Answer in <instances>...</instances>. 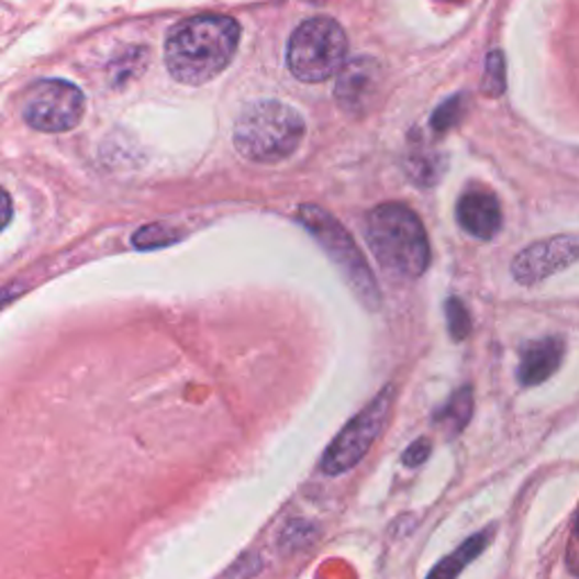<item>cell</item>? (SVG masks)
<instances>
[{
	"label": "cell",
	"mask_w": 579,
	"mask_h": 579,
	"mask_svg": "<svg viewBox=\"0 0 579 579\" xmlns=\"http://www.w3.org/2000/svg\"><path fill=\"white\" fill-rule=\"evenodd\" d=\"M392 401H394V385H388V388L378 392L376 399L363 412H358L349 423H346L342 433L333 439V444L326 448L322 457L320 469L326 476H339L352 471L367 455V450L371 448V444L376 442V437L385 426V419L390 414Z\"/></svg>",
	"instance_id": "8992f818"
},
{
	"label": "cell",
	"mask_w": 579,
	"mask_h": 579,
	"mask_svg": "<svg viewBox=\"0 0 579 579\" xmlns=\"http://www.w3.org/2000/svg\"><path fill=\"white\" fill-rule=\"evenodd\" d=\"M305 123L301 113L279 100L247 104L236 119L234 145L254 164H279L297 152Z\"/></svg>",
	"instance_id": "3957f363"
},
{
	"label": "cell",
	"mask_w": 579,
	"mask_h": 579,
	"mask_svg": "<svg viewBox=\"0 0 579 579\" xmlns=\"http://www.w3.org/2000/svg\"><path fill=\"white\" fill-rule=\"evenodd\" d=\"M85 115V93L64 80L36 82L23 102V119L36 132H70Z\"/></svg>",
	"instance_id": "52a82bcc"
},
{
	"label": "cell",
	"mask_w": 579,
	"mask_h": 579,
	"mask_svg": "<svg viewBox=\"0 0 579 579\" xmlns=\"http://www.w3.org/2000/svg\"><path fill=\"white\" fill-rule=\"evenodd\" d=\"M367 245L385 272L414 281L431 265V243L419 215L397 202L376 207L365 224Z\"/></svg>",
	"instance_id": "7a4b0ae2"
},
{
	"label": "cell",
	"mask_w": 579,
	"mask_h": 579,
	"mask_svg": "<svg viewBox=\"0 0 579 579\" xmlns=\"http://www.w3.org/2000/svg\"><path fill=\"white\" fill-rule=\"evenodd\" d=\"M482 91L491 98H498L505 91V59L503 53H491L487 57V70L482 80Z\"/></svg>",
	"instance_id": "e0dca14e"
},
{
	"label": "cell",
	"mask_w": 579,
	"mask_h": 579,
	"mask_svg": "<svg viewBox=\"0 0 579 579\" xmlns=\"http://www.w3.org/2000/svg\"><path fill=\"white\" fill-rule=\"evenodd\" d=\"M471 414H474V390L461 388L450 397L446 408L435 414V421L446 431L448 437H455L467 428Z\"/></svg>",
	"instance_id": "4fadbf2b"
},
{
	"label": "cell",
	"mask_w": 579,
	"mask_h": 579,
	"mask_svg": "<svg viewBox=\"0 0 579 579\" xmlns=\"http://www.w3.org/2000/svg\"><path fill=\"white\" fill-rule=\"evenodd\" d=\"M457 222L467 234L480 241H491L500 231V226H503V211H500L493 192L476 188L467 190L465 196L459 198Z\"/></svg>",
	"instance_id": "30bf717a"
},
{
	"label": "cell",
	"mask_w": 579,
	"mask_h": 579,
	"mask_svg": "<svg viewBox=\"0 0 579 579\" xmlns=\"http://www.w3.org/2000/svg\"><path fill=\"white\" fill-rule=\"evenodd\" d=\"M577 534H579V516H577Z\"/></svg>",
	"instance_id": "44dd1931"
},
{
	"label": "cell",
	"mask_w": 579,
	"mask_h": 579,
	"mask_svg": "<svg viewBox=\"0 0 579 579\" xmlns=\"http://www.w3.org/2000/svg\"><path fill=\"white\" fill-rule=\"evenodd\" d=\"M241 25L220 14L192 16L175 25L166 38V66L181 85L211 82L234 59Z\"/></svg>",
	"instance_id": "6da1fadb"
},
{
	"label": "cell",
	"mask_w": 579,
	"mask_h": 579,
	"mask_svg": "<svg viewBox=\"0 0 579 579\" xmlns=\"http://www.w3.org/2000/svg\"><path fill=\"white\" fill-rule=\"evenodd\" d=\"M405 170L419 186H433L439 181V177L446 170V159L437 152H423L414 149L408 154L405 159Z\"/></svg>",
	"instance_id": "5bb4252c"
},
{
	"label": "cell",
	"mask_w": 579,
	"mask_h": 579,
	"mask_svg": "<svg viewBox=\"0 0 579 579\" xmlns=\"http://www.w3.org/2000/svg\"><path fill=\"white\" fill-rule=\"evenodd\" d=\"M564 339L561 337H544L527 344L521 354L519 380L525 388L546 382L561 365L564 358Z\"/></svg>",
	"instance_id": "8fae6325"
},
{
	"label": "cell",
	"mask_w": 579,
	"mask_h": 579,
	"mask_svg": "<svg viewBox=\"0 0 579 579\" xmlns=\"http://www.w3.org/2000/svg\"><path fill=\"white\" fill-rule=\"evenodd\" d=\"M380 91V64L371 57H358L344 64L335 85V100L342 111L365 115Z\"/></svg>",
	"instance_id": "9c48e42d"
},
{
	"label": "cell",
	"mask_w": 579,
	"mask_h": 579,
	"mask_svg": "<svg viewBox=\"0 0 579 579\" xmlns=\"http://www.w3.org/2000/svg\"><path fill=\"white\" fill-rule=\"evenodd\" d=\"M299 222L311 231L318 243L326 249L331 260L342 269L346 283L352 286L358 299L369 308V311H376L380 305V292L376 279L358 245L349 234H346V229H342V224L329 211L315 204H303L299 209Z\"/></svg>",
	"instance_id": "5b68a950"
},
{
	"label": "cell",
	"mask_w": 579,
	"mask_h": 579,
	"mask_svg": "<svg viewBox=\"0 0 579 579\" xmlns=\"http://www.w3.org/2000/svg\"><path fill=\"white\" fill-rule=\"evenodd\" d=\"M491 536H493V527L478 532L476 536L467 538V542L461 544L450 557H446L437 568L431 570V577H455V575H459L478 555L485 553V548L491 542Z\"/></svg>",
	"instance_id": "7c38bea8"
},
{
	"label": "cell",
	"mask_w": 579,
	"mask_h": 579,
	"mask_svg": "<svg viewBox=\"0 0 579 579\" xmlns=\"http://www.w3.org/2000/svg\"><path fill=\"white\" fill-rule=\"evenodd\" d=\"M12 220V200L10 192H3V226H8Z\"/></svg>",
	"instance_id": "ffe728a7"
},
{
	"label": "cell",
	"mask_w": 579,
	"mask_h": 579,
	"mask_svg": "<svg viewBox=\"0 0 579 579\" xmlns=\"http://www.w3.org/2000/svg\"><path fill=\"white\" fill-rule=\"evenodd\" d=\"M461 115V98H453L446 104H442L435 115H433V130L435 132H446L450 130Z\"/></svg>",
	"instance_id": "ac0fdd59"
},
{
	"label": "cell",
	"mask_w": 579,
	"mask_h": 579,
	"mask_svg": "<svg viewBox=\"0 0 579 579\" xmlns=\"http://www.w3.org/2000/svg\"><path fill=\"white\" fill-rule=\"evenodd\" d=\"M181 236L172 231L168 224H147L134 234L136 249H159L177 243Z\"/></svg>",
	"instance_id": "9a60e30c"
},
{
	"label": "cell",
	"mask_w": 579,
	"mask_h": 579,
	"mask_svg": "<svg viewBox=\"0 0 579 579\" xmlns=\"http://www.w3.org/2000/svg\"><path fill=\"white\" fill-rule=\"evenodd\" d=\"M446 322H448V331H450L453 339L461 342V339L469 337V333H471V315L467 311V305L461 303V299L450 297L446 301Z\"/></svg>",
	"instance_id": "2e32d148"
},
{
	"label": "cell",
	"mask_w": 579,
	"mask_h": 579,
	"mask_svg": "<svg viewBox=\"0 0 579 579\" xmlns=\"http://www.w3.org/2000/svg\"><path fill=\"white\" fill-rule=\"evenodd\" d=\"M431 450H433V444L426 437H421V439L412 442L408 446V450L403 453V465L405 467H419V465H423V461H426L431 457Z\"/></svg>",
	"instance_id": "d6986e66"
},
{
	"label": "cell",
	"mask_w": 579,
	"mask_h": 579,
	"mask_svg": "<svg viewBox=\"0 0 579 579\" xmlns=\"http://www.w3.org/2000/svg\"><path fill=\"white\" fill-rule=\"evenodd\" d=\"M344 27L326 16L303 21L288 42V68L301 82L320 85L331 80L346 62Z\"/></svg>",
	"instance_id": "277c9868"
},
{
	"label": "cell",
	"mask_w": 579,
	"mask_h": 579,
	"mask_svg": "<svg viewBox=\"0 0 579 579\" xmlns=\"http://www.w3.org/2000/svg\"><path fill=\"white\" fill-rule=\"evenodd\" d=\"M579 260V236H555L532 243L512 260V275L521 286H536Z\"/></svg>",
	"instance_id": "ba28073f"
}]
</instances>
